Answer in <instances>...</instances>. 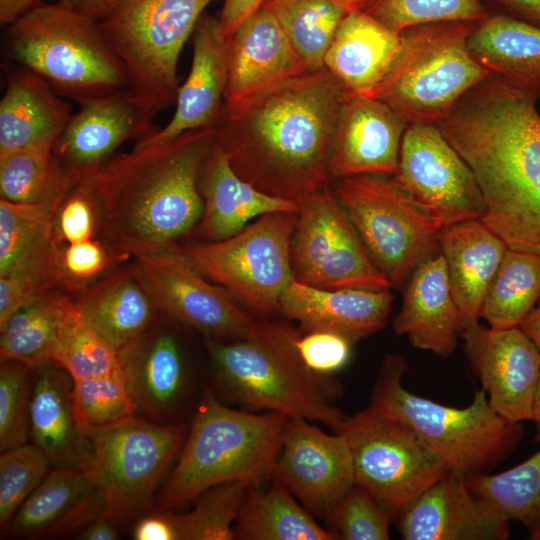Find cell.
Listing matches in <instances>:
<instances>
[{
	"label": "cell",
	"mask_w": 540,
	"mask_h": 540,
	"mask_svg": "<svg viewBox=\"0 0 540 540\" xmlns=\"http://www.w3.org/2000/svg\"><path fill=\"white\" fill-rule=\"evenodd\" d=\"M188 429L185 422L162 424L132 415L86 434L85 470L102 491L107 514L120 525L154 510L156 491Z\"/></svg>",
	"instance_id": "30bf717a"
},
{
	"label": "cell",
	"mask_w": 540,
	"mask_h": 540,
	"mask_svg": "<svg viewBox=\"0 0 540 540\" xmlns=\"http://www.w3.org/2000/svg\"><path fill=\"white\" fill-rule=\"evenodd\" d=\"M135 540H178L171 510H153L140 517L132 530Z\"/></svg>",
	"instance_id": "db71d44e"
},
{
	"label": "cell",
	"mask_w": 540,
	"mask_h": 540,
	"mask_svg": "<svg viewBox=\"0 0 540 540\" xmlns=\"http://www.w3.org/2000/svg\"><path fill=\"white\" fill-rule=\"evenodd\" d=\"M401 45L402 32L355 9L339 25L323 67L349 92L366 95L387 76Z\"/></svg>",
	"instance_id": "d6a6232c"
},
{
	"label": "cell",
	"mask_w": 540,
	"mask_h": 540,
	"mask_svg": "<svg viewBox=\"0 0 540 540\" xmlns=\"http://www.w3.org/2000/svg\"><path fill=\"white\" fill-rule=\"evenodd\" d=\"M271 477L327 523L355 484L349 443L341 433L289 418Z\"/></svg>",
	"instance_id": "ac0fdd59"
},
{
	"label": "cell",
	"mask_w": 540,
	"mask_h": 540,
	"mask_svg": "<svg viewBox=\"0 0 540 540\" xmlns=\"http://www.w3.org/2000/svg\"><path fill=\"white\" fill-rule=\"evenodd\" d=\"M78 184L53 150L0 154V195L9 202L58 206Z\"/></svg>",
	"instance_id": "f35d334b"
},
{
	"label": "cell",
	"mask_w": 540,
	"mask_h": 540,
	"mask_svg": "<svg viewBox=\"0 0 540 540\" xmlns=\"http://www.w3.org/2000/svg\"><path fill=\"white\" fill-rule=\"evenodd\" d=\"M394 515L364 487L354 484L327 522L336 540H387Z\"/></svg>",
	"instance_id": "c3c4849f"
},
{
	"label": "cell",
	"mask_w": 540,
	"mask_h": 540,
	"mask_svg": "<svg viewBox=\"0 0 540 540\" xmlns=\"http://www.w3.org/2000/svg\"><path fill=\"white\" fill-rule=\"evenodd\" d=\"M357 9L396 32L437 22H478L489 15L481 0H359Z\"/></svg>",
	"instance_id": "ee69618b"
},
{
	"label": "cell",
	"mask_w": 540,
	"mask_h": 540,
	"mask_svg": "<svg viewBox=\"0 0 540 540\" xmlns=\"http://www.w3.org/2000/svg\"><path fill=\"white\" fill-rule=\"evenodd\" d=\"M56 289L32 277L0 276V326L24 305Z\"/></svg>",
	"instance_id": "f5cc1de1"
},
{
	"label": "cell",
	"mask_w": 540,
	"mask_h": 540,
	"mask_svg": "<svg viewBox=\"0 0 540 540\" xmlns=\"http://www.w3.org/2000/svg\"><path fill=\"white\" fill-rule=\"evenodd\" d=\"M123 0H55L78 13L101 21L113 12Z\"/></svg>",
	"instance_id": "680465c9"
},
{
	"label": "cell",
	"mask_w": 540,
	"mask_h": 540,
	"mask_svg": "<svg viewBox=\"0 0 540 540\" xmlns=\"http://www.w3.org/2000/svg\"><path fill=\"white\" fill-rule=\"evenodd\" d=\"M2 54L79 105L129 91L126 68L99 21L56 2L6 26Z\"/></svg>",
	"instance_id": "8992f818"
},
{
	"label": "cell",
	"mask_w": 540,
	"mask_h": 540,
	"mask_svg": "<svg viewBox=\"0 0 540 540\" xmlns=\"http://www.w3.org/2000/svg\"><path fill=\"white\" fill-rule=\"evenodd\" d=\"M466 479L470 489L509 522L522 523L530 531L540 524V450L503 472L475 473Z\"/></svg>",
	"instance_id": "60d3db41"
},
{
	"label": "cell",
	"mask_w": 540,
	"mask_h": 540,
	"mask_svg": "<svg viewBox=\"0 0 540 540\" xmlns=\"http://www.w3.org/2000/svg\"><path fill=\"white\" fill-rule=\"evenodd\" d=\"M331 187L392 286H402L422 261L440 250L441 227L390 180L359 175L335 180Z\"/></svg>",
	"instance_id": "8fae6325"
},
{
	"label": "cell",
	"mask_w": 540,
	"mask_h": 540,
	"mask_svg": "<svg viewBox=\"0 0 540 540\" xmlns=\"http://www.w3.org/2000/svg\"><path fill=\"white\" fill-rule=\"evenodd\" d=\"M53 152L80 182L116 154L127 140L144 139L159 128L154 114L128 91L80 105Z\"/></svg>",
	"instance_id": "603a6c76"
},
{
	"label": "cell",
	"mask_w": 540,
	"mask_h": 540,
	"mask_svg": "<svg viewBox=\"0 0 540 540\" xmlns=\"http://www.w3.org/2000/svg\"><path fill=\"white\" fill-rule=\"evenodd\" d=\"M293 278L326 290H386L376 267L335 196L331 184L299 205L291 246Z\"/></svg>",
	"instance_id": "5bb4252c"
},
{
	"label": "cell",
	"mask_w": 540,
	"mask_h": 540,
	"mask_svg": "<svg viewBox=\"0 0 540 540\" xmlns=\"http://www.w3.org/2000/svg\"><path fill=\"white\" fill-rule=\"evenodd\" d=\"M407 125L384 102L350 92L341 107L333 136L331 182L359 175H393Z\"/></svg>",
	"instance_id": "7402d4cb"
},
{
	"label": "cell",
	"mask_w": 540,
	"mask_h": 540,
	"mask_svg": "<svg viewBox=\"0 0 540 540\" xmlns=\"http://www.w3.org/2000/svg\"><path fill=\"white\" fill-rule=\"evenodd\" d=\"M214 143L215 128L137 142L79 182L93 196L100 238L116 256L126 261L175 248L195 231L204 210L200 176Z\"/></svg>",
	"instance_id": "3957f363"
},
{
	"label": "cell",
	"mask_w": 540,
	"mask_h": 540,
	"mask_svg": "<svg viewBox=\"0 0 540 540\" xmlns=\"http://www.w3.org/2000/svg\"><path fill=\"white\" fill-rule=\"evenodd\" d=\"M359 0H268L294 50L309 71L323 67L325 54L344 18Z\"/></svg>",
	"instance_id": "74e56055"
},
{
	"label": "cell",
	"mask_w": 540,
	"mask_h": 540,
	"mask_svg": "<svg viewBox=\"0 0 540 540\" xmlns=\"http://www.w3.org/2000/svg\"><path fill=\"white\" fill-rule=\"evenodd\" d=\"M54 228L58 248L100 237L95 200L81 183L57 207Z\"/></svg>",
	"instance_id": "f907efd6"
},
{
	"label": "cell",
	"mask_w": 540,
	"mask_h": 540,
	"mask_svg": "<svg viewBox=\"0 0 540 540\" xmlns=\"http://www.w3.org/2000/svg\"><path fill=\"white\" fill-rule=\"evenodd\" d=\"M212 0H123L101 29L129 76V93L154 115L175 104L180 52Z\"/></svg>",
	"instance_id": "9c48e42d"
},
{
	"label": "cell",
	"mask_w": 540,
	"mask_h": 540,
	"mask_svg": "<svg viewBox=\"0 0 540 540\" xmlns=\"http://www.w3.org/2000/svg\"><path fill=\"white\" fill-rule=\"evenodd\" d=\"M134 259L162 314L205 339L233 340L253 331L257 321L224 288L208 281L178 247Z\"/></svg>",
	"instance_id": "e0dca14e"
},
{
	"label": "cell",
	"mask_w": 540,
	"mask_h": 540,
	"mask_svg": "<svg viewBox=\"0 0 540 540\" xmlns=\"http://www.w3.org/2000/svg\"><path fill=\"white\" fill-rule=\"evenodd\" d=\"M297 220L298 212H271L227 239L177 247L238 303L260 314L277 313L293 279Z\"/></svg>",
	"instance_id": "7c38bea8"
},
{
	"label": "cell",
	"mask_w": 540,
	"mask_h": 540,
	"mask_svg": "<svg viewBox=\"0 0 540 540\" xmlns=\"http://www.w3.org/2000/svg\"><path fill=\"white\" fill-rule=\"evenodd\" d=\"M392 328L397 336H406L417 349L441 358L452 355L462 321L442 253L426 258L414 269Z\"/></svg>",
	"instance_id": "83f0119b"
},
{
	"label": "cell",
	"mask_w": 540,
	"mask_h": 540,
	"mask_svg": "<svg viewBox=\"0 0 540 540\" xmlns=\"http://www.w3.org/2000/svg\"><path fill=\"white\" fill-rule=\"evenodd\" d=\"M540 350V309H533L519 325Z\"/></svg>",
	"instance_id": "94428289"
},
{
	"label": "cell",
	"mask_w": 540,
	"mask_h": 540,
	"mask_svg": "<svg viewBox=\"0 0 540 540\" xmlns=\"http://www.w3.org/2000/svg\"><path fill=\"white\" fill-rule=\"evenodd\" d=\"M41 0H0V23L8 26L39 5Z\"/></svg>",
	"instance_id": "91938a15"
},
{
	"label": "cell",
	"mask_w": 540,
	"mask_h": 540,
	"mask_svg": "<svg viewBox=\"0 0 540 540\" xmlns=\"http://www.w3.org/2000/svg\"><path fill=\"white\" fill-rule=\"evenodd\" d=\"M8 68L0 101V154L53 150L72 116L70 104L33 72Z\"/></svg>",
	"instance_id": "f1b7e54d"
},
{
	"label": "cell",
	"mask_w": 540,
	"mask_h": 540,
	"mask_svg": "<svg viewBox=\"0 0 540 540\" xmlns=\"http://www.w3.org/2000/svg\"><path fill=\"white\" fill-rule=\"evenodd\" d=\"M350 446L355 483L364 487L394 518L448 466L408 425L372 406L344 415L330 427Z\"/></svg>",
	"instance_id": "4fadbf2b"
},
{
	"label": "cell",
	"mask_w": 540,
	"mask_h": 540,
	"mask_svg": "<svg viewBox=\"0 0 540 540\" xmlns=\"http://www.w3.org/2000/svg\"><path fill=\"white\" fill-rule=\"evenodd\" d=\"M58 206L0 198V276L32 277L62 289L54 228Z\"/></svg>",
	"instance_id": "836d02e7"
},
{
	"label": "cell",
	"mask_w": 540,
	"mask_h": 540,
	"mask_svg": "<svg viewBox=\"0 0 540 540\" xmlns=\"http://www.w3.org/2000/svg\"><path fill=\"white\" fill-rule=\"evenodd\" d=\"M55 362L73 380L119 371L117 352L80 315L70 296L60 325Z\"/></svg>",
	"instance_id": "7bdbcfd3"
},
{
	"label": "cell",
	"mask_w": 540,
	"mask_h": 540,
	"mask_svg": "<svg viewBox=\"0 0 540 540\" xmlns=\"http://www.w3.org/2000/svg\"><path fill=\"white\" fill-rule=\"evenodd\" d=\"M390 181L442 228L480 219L484 200L477 180L437 124L410 123Z\"/></svg>",
	"instance_id": "9a60e30c"
},
{
	"label": "cell",
	"mask_w": 540,
	"mask_h": 540,
	"mask_svg": "<svg viewBox=\"0 0 540 540\" xmlns=\"http://www.w3.org/2000/svg\"><path fill=\"white\" fill-rule=\"evenodd\" d=\"M439 245L463 328L480 318L485 294L508 246L480 219L442 228Z\"/></svg>",
	"instance_id": "1f68e13d"
},
{
	"label": "cell",
	"mask_w": 540,
	"mask_h": 540,
	"mask_svg": "<svg viewBox=\"0 0 540 540\" xmlns=\"http://www.w3.org/2000/svg\"><path fill=\"white\" fill-rule=\"evenodd\" d=\"M530 532V540H540V524Z\"/></svg>",
	"instance_id": "be15d7a7"
},
{
	"label": "cell",
	"mask_w": 540,
	"mask_h": 540,
	"mask_svg": "<svg viewBox=\"0 0 540 540\" xmlns=\"http://www.w3.org/2000/svg\"><path fill=\"white\" fill-rule=\"evenodd\" d=\"M289 417L223 404L206 382L172 472L154 510H176L204 491L230 481L260 485L272 476Z\"/></svg>",
	"instance_id": "5b68a950"
},
{
	"label": "cell",
	"mask_w": 540,
	"mask_h": 540,
	"mask_svg": "<svg viewBox=\"0 0 540 540\" xmlns=\"http://www.w3.org/2000/svg\"><path fill=\"white\" fill-rule=\"evenodd\" d=\"M405 540H506L509 521L455 472L432 484L395 517Z\"/></svg>",
	"instance_id": "ffe728a7"
},
{
	"label": "cell",
	"mask_w": 540,
	"mask_h": 540,
	"mask_svg": "<svg viewBox=\"0 0 540 540\" xmlns=\"http://www.w3.org/2000/svg\"><path fill=\"white\" fill-rule=\"evenodd\" d=\"M467 45L491 74L540 99V27L489 13L475 24Z\"/></svg>",
	"instance_id": "e575fe53"
},
{
	"label": "cell",
	"mask_w": 540,
	"mask_h": 540,
	"mask_svg": "<svg viewBox=\"0 0 540 540\" xmlns=\"http://www.w3.org/2000/svg\"><path fill=\"white\" fill-rule=\"evenodd\" d=\"M353 344L344 336L328 331L299 333L295 347L303 364L310 371L334 376L348 362Z\"/></svg>",
	"instance_id": "816d5d0a"
},
{
	"label": "cell",
	"mask_w": 540,
	"mask_h": 540,
	"mask_svg": "<svg viewBox=\"0 0 540 540\" xmlns=\"http://www.w3.org/2000/svg\"><path fill=\"white\" fill-rule=\"evenodd\" d=\"M73 300L83 319L118 355L132 346L162 315L134 258L114 266Z\"/></svg>",
	"instance_id": "cb8c5ba5"
},
{
	"label": "cell",
	"mask_w": 540,
	"mask_h": 540,
	"mask_svg": "<svg viewBox=\"0 0 540 540\" xmlns=\"http://www.w3.org/2000/svg\"><path fill=\"white\" fill-rule=\"evenodd\" d=\"M192 36V65L179 86L173 117L164 128L137 142H165L188 131L215 128L227 80V40L218 18L208 14L199 18Z\"/></svg>",
	"instance_id": "4316f807"
},
{
	"label": "cell",
	"mask_w": 540,
	"mask_h": 540,
	"mask_svg": "<svg viewBox=\"0 0 540 540\" xmlns=\"http://www.w3.org/2000/svg\"><path fill=\"white\" fill-rule=\"evenodd\" d=\"M70 294L56 289L17 310L0 326V355L37 368L55 362L60 325Z\"/></svg>",
	"instance_id": "8d00e7d4"
},
{
	"label": "cell",
	"mask_w": 540,
	"mask_h": 540,
	"mask_svg": "<svg viewBox=\"0 0 540 540\" xmlns=\"http://www.w3.org/2000/svg\"><path fill=\"white\" fill-rule=\"evenodd\" d=\"M52 467L48 456L36 445L24 444L0 456V527L43 481Z\"/></svg>",
	"instance_id": "7dc6e473"
},
{
	"label": "cell",
	"mask_w": 540,
	"mask_h": 540,
	"mask_svg": "<svg viewBox=\"0 0 540 540\" xmlns=\"http://www.w3.org/2000/svg\"><path fill=\"white\" fill-rule=\"evenodd\" d=\"M227 40L223 106H241L274 87L310 72L274 15L262 7Z\"/></svg>",
	"instance_id": "44dd1931"
},
{
	"label": "cell",
	"mask_w": 540,
	"mask_h": 540,
	"mask_svg": "<svg viewBox=\"0 0 540 540\" xmlns=\"http://www.w3.org/2000/svg\"><path fill=\"white\" fill-rule=\"evenodd\" d=\"M107 513L105 497L82 468L50 470L2 528V536L39 539L81 530Z\"/></svg>",
	"instance_id": "d4e9b609"
},
{
	"label": "cell",
	"mask_w": 540,
	"mask_h": 540,
	"mask_svg": "<svg viewBox=\"0 0 540 540\" xmlns=\"http://www.w3.org/2000/svg\"><path fill=\"white\" fill-rule=\"evenodd\" d=\"M540 299V255L508 248L488 287L480 318L492 328L519 326Z\"/></svg>",
	"instance_id": "ab89813d"
},
{
	"label": "cell",
	"mask_w": 540,
	"mask_h": 540,
	"mask_svg": "<svg viewBox=\"0 0 540 540\" xmlns=\"http://www.w3.org/2000/svg\"><path fill=\"white\" fill-rule=\"evenodd\" d=\"M405 359L387 354L375 380L370 406L393 416L421 438L450 469L468 476L484 473L519 445L522 423L508 422L490 406L483 389L471 404L456 408L418 396L403 385Z\"/></svg>",
	"instance_id": "52a82bcc"
},
{
	"label": "cell",
	"mask_w": 540,
	"mask_h": 540,
	"mask_svg": "<svg viewBox=\"0 0 540 540\" xmlns=\"http://www.w3.org/2000/svg\"><path fill=\"white\" fill-rule=\"evenodd\" d=\"M119 523L104 513L81 530L77 534L79 540H116L119 539Z\"/></svg>",
	"instance_id": "6f0895ef"
},
{
	"label": "cell",
	"mask_w": 540,
	"mask_h": 540,
	"mask_svg": "<svg viewBox=\"0 0 540 540\" xmlns=\"http://www.w3.org/2000/svg\"><path fill=\"white\" fill-rule=\"evenodd\" d=\"M200 190L204 210L195 232L209 242L239 233L255 217L299 210L296 203L266 194L242 179L216 142L203 166Z\"/></svg>",
	"instance_id": "f546056e"
},
{
	"label": "cell",
	"mask_w": 540,
	"mask_h": 540,
	"mask_svg": "<svg viewBox=\"0 0 540 540\" xmlns=\"http://www.w3.org/2000/svg\"><path fill=\"white\" fill-rule=\"evenodd\" d=\"M536 308H539L540 309V299L538 301V304H537V307Z\"/></svg>",
	"instance_id": "e7e4bbea"
},
{
	"label": "cell",
	"mask_w": 540,
	"mask_h": 540,
	"mask_svg": "<svg viewBox=\"0 0 540 540\" xmlns=\"http://www.w3.org/2000/svg\"><path fill=\"white\" fill-rule=\"evenodd\" d=\"M268 0H224L218 18L220 30L228 39L235 30Z\"/></svg>",
	"instance_id": "9f6ffc18"
},
{
	"label": "cell",
	"mask_w": 540,
	"mask_h": 540,
	"mask_svg": "<svg viewBox=\"0 0 540 540\" xmlns=\"http://www.w3.org/2000/svg\"><path fill=\"white\" fill-rule=\"evenodd\" d=\"M531 421L535 426V441L540 442V375L534 396Z\"/></svg>",
	"instance_id": "6125c7cd"
},
{
	"label": "cell",
	"mask_w": 540,
	"mask_h": 540,
	"mask_svg": "<svg viewBox=\"0 0 540 540\" xmlns=\"http://www.w3.org/2000/svg\"><path fill=\"white\" fill-rule=\"evenodd\" d=\"M476 23L446 21L404 30L390 71L366 96L384 102L408 124H438L491 74L467 45Z\"/></svg>",
	"instance_id": "ba28073f"
},
{
	"label": "cell",
	"mask_w": 540,
	"mask_h": 540,
	"mask_svg": "<svg viewBox=\"0 0 540 540\" xmlns=\"http://www.w3.org/2000/svg\"><path fill=\"white\" fill-rule=\"evenodd\" d=\"M72 387V377L57 363L33 368L30 438L52 467L85 469L88 442L75 418Z\"/></svg>",
	"instance_id": "4dcf8cb0"
},
{
	"label": "cell",
	"mask_w": 540,
	"mask_h": 540,
	"mask_svg": "<svg viewBox=\"0 0 540 540\" xmlns=\"http://www.w3.org/2000/svg\"><path fill=\"white\" fill-rule=\"evenodd\" d=\"M246 481H230L201 493L187 513L171 510L178 540H235L234 525L250 488Z\"/></svg>",
	"instance_id": "b9f144b4"
},
{
	"label": "cell",
	"mask_w": 540,
	"mask_h": 540,
	"mask_svg": "<svg viewBox=\"0 0 540 540\" xmlns=\"http://www.w3.org/2000/svg\"><path fill=\"white\" fill-rule=\"evenodd\" d=\"M349 93L325 67L307 72L241 106H222L215 142L242 179L299 206L331 184L333 136Z\"/></svg>",
	"instance_id": "6da1fadb"
},
{
	"label": "cell",
	"mask_w": 540,
	"mask_h": 540,
	"mask_svg": "<svg viewBox=\"0 0 540 540\" xmlns=\"http://www.w3.org/2000/svg\"><path fill=\"white\" fill-rule=\"evenodd\" d=\"M177 324L162 314L118 355L135 414L162 424L181 423L193 414L206 383L187 353Z\"/></svg>",
	"instance_id": "2e32d148"
},
{
	"label": "cell",
	"mask_w": 540,
	"mask_h": 540,
	"mask_svg": "<svg viewBox=\"0 0 540 540\" xmlns=\"http://www.w3.org/2000/svg\"><path fill=\"white\" fill-rule=\"evenodd\" d=\"M71 396L75 418L85 436L93 429L136 415L121 369L73 380Z\"/></svg>",
	"instance_id": "f6af8a7d"
},
{
	"label": "cell",
	"mask_w": 540,
	"mask_h": 540,
	"mask_svg": "<svg viewBox=\"0 0 540 540\" xmlns=\"http://www.w3.org/2000/svg\"><path fill=\"white\" fill-rule=\"evenodd\" d=\"M465 352L491 408L512 423L531 420L540 375V350L520 326L461 329Z\"/></svg>",
	"instance_id": "d6986e66"
},
{
	"label": "cell",
	"mask_w": 540,
	"mask_h": 540,
	"mask_svg": "<svg viewBox=\"0 0 540 540\" xmlns=\"http://www.w3.org/2000/svg\"><path fill=\"white\" fill-rule=\"evenodd\" d=\"M124 261L100 237L62 246L59 248L61 288L67 293H80Z\"/></svg>",
	"instance_id": "681fc988"
},
{
	"label": "cell",
	"mask_w": 540,
	"mask_h": 540,
	"mask_svg": "<svg viewBox=\"0 0 540 540\" xmlns=\"http://www.w3.org/2000/svg\"><path fill=\"white\" fill-rule=\"evenodd\" d=\"M297 334L286 325L261 320L244 338H206L215 394L289 418L336 424L345 415L333 404L342 385L334 376L306 368L295 347Z\"/></svg>",
	"instance_id": "277c9868"
},
{
	"label": "cell",
	"mask_w": 540,
	"mask_h": 540,
	"mask_svg": "<svg viewBox=\"0 0 540 540\" xmlns=\"http://www.w3.org/2000/svg\"><path fill=\"white\" fill-rule=\"evenodd\" d=\"M33 368L20 361H0V450L24 445L30 438Z\"/></svg>",
	"instance_id": "bcb514c9"
},
{
	"label": "cell",
	"mask_w": 540,
	"mask_h": 540,
	"mask_svg": "<svg viewBox=\"0 0 540 540\" xmlns=\"http://www.w3.org/2000/svg\"><path fill=\"white\" fill-rule=\"evenodd\" d=\"M263 484V483H262ZM250 488L234 525L237 540H336L277 479Z\"/></svg>",
	"instance_id": "d590c367"
},
{
	"label": "cell",
	"mask_w": 540,
	"mask_h": 540,
	"mask_svg": "<svg viewBox=\"0 0 540 540\" xmlns=\"http://www.w3.org/2000/svg\"><path fill=\"white\" fill-rule=\"evenodd\" d=\"M491 14L503 15L540 27V0H481Z\"/></svg>",
	"instance_id": "11a10c76"
},
{
	"label": "cell",
	"mask_w": 540,
	"mask_h": 540,
	"mask_svg": "<svg viewBox=\"0 0 540 540\" xmlns=\"http://www.w3.org/2000/svg\"><path fill=\"white\" fill-rule=\"evenodd\" d=\"M537 101L490 74L437 126L477 180L485 205L480 220L508 248L540 255Z\"/></svg>",
	"instance_id": "7a4b0ae2"
},
{
	"label": "cell",
	"mask_w": 540,
	"mask_h": 540,
	"mask_svg": "<svg viewBox=\"0 0 540 540\" xmlns=\"http://www.w3.org/2000/svg\"><path fill=\"white\" fill-rule=\"evenodd\" d=\"M392 304L389 289L326 290L293 278L280 298L279 312L304 332L337 333L354 345L386 326Z\"/></svg>",
	"instance_id": "484cf974"
}]
</instances>
